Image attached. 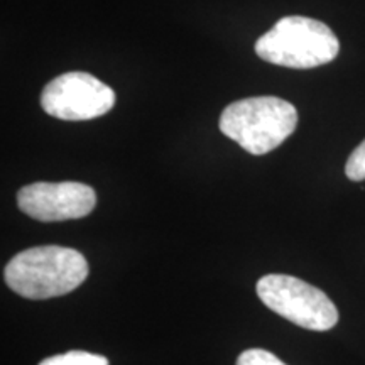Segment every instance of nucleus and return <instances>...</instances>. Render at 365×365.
Masks as SVG:
<instances>
[{"instance_id": "f03ea898", "label": "nucleus", "mask_w": 365, "mask_h": 365, "mask_svg": "<svg viewBox=\"0 0 365 365\" xmlns=\"http://www.w3.org/2000/svg\"><path fill=\"white\" fill-rule=\"evenodd\" d=\"M298 112L294 105L277 97L237 100L223 108L220 130L254 156L274 150L296 130Z\"/></svg>"}, {"instance_id": "7ed1b4c3", "label": "nucleus", "mask_w": 365, "mask_h": 365, "mask_svg": "<svg viewBox=\"0 0 365 365\" xmlns=\"http://www.w3.org/2000/svg\"><path fill=\"white\" fill-rule=\"evenodd\" d=\"M255 54L272 65L309 70L333 61L340 43L323 22L303 16L282 17L255 43Z\"/></svg>"}, {"instance_id": "39448f33", "label": "nucleus", "mask_w": 365, "mask_h": 365, "mask_svg": "<svg viewBox=\"0 0 365 365\" xmlns=\"http://www.w3.org/2000/svg\"><path fill=\"white\" fill-rule=\"evenodd\" d=\"M113 105L115 91L83 71H70L56 76L41 93L43 110L61 120H91L110 112Z\"/></svg>"}, {"instance_id": "1a4fd4ad", "label": "nucleus", "mask_w": 365, "mask_h": 365, "mask_svg": "<svg viewBox=\"0 0 365 365\" xmlns=\"http://www.w3.org/2000/svg\"><path fill=\"white\" fill-rule=\"evenodd\" d=\"M345 175L350 181L365 180V140L350 154L349 161L345 164Z\"/></svg>"}, {"instance_id": "f257e3e1", "label": "nucleus", "mask_w": 365, "mask_h": 365, "mask_svg": "<svg viewBox=\"0 0 365 365\" xmlns=\"http://www.w3.org/2000/svg\"><path fill=\"white\" fill-rule=\"evenodd\" d=\"M4 277L7 286L22 298H58L75 291L88 277V262L75 249L41 245L14 255Z\"/></svg>"}, {"instance_id": "0eeeda50", "label": "nucleus", "mask_w": 365, "mask_h": 365, "mask_svg": "<svg viewBox=\"0 0 365 365\" xmlns=\"http://www.w3.org/2000/svg\"><path fill=\"white\" fill-rule=\"evenodd\" d=\"M39 365H108V360L103 355L83 352V350H71V352L44 359Z\"/></svg>"}, {"instance_id": "6e6552de", "label": "nucleus", "mask_w": 365, "mask_h": 365, "mask_svg": "<svg viewBox=\"0 0 365 365\" xmlns=\"http://www.w3.org/2000/svg\"><path fill=\"white\" fill-rule=\"evenodd\" d=\"M237 365H286L276 355L262 349L245 350L237 359Z\"/></svg>"}, {"instance_id": "20e7f679", "label": "nucleus", "mask_w": 365, "mask_h": 365, "mask_svg": "<svg viewBox=\"0 0 365 365\" xmlns=\"http://www.w3.org/2000/svg\"><path fill=\"white\" fill-rule=\"evenodd\" d=\"M255 289L269 309L301 328L327 331L339 323V309L333 301L298 277L267 274L257 281Z\"/></svg>"}, {"instance_id": "423d86ee", "label": "nucleus", "mask_w": 365, "mask_h": 365, "mask_svg": "<svg viewBox=\"0 0 365 365\" xmlns=\"http://www.w3.org/2000/svg\"><path fill=\"white\" fill-rule=\"evenodd\" d=\"M17 205L26 215L39 222H63L83 218L93 212L97 193L76 181L33 182L19 190Z\"/></svg>"}]
</instances>
